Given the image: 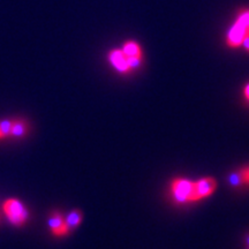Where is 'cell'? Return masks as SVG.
<instances>
[{
  "label": "cell",
  "instance_id": "cell-1",
  "mask_svg": "<svg viewBox=\"0 0 249 249\" xmlns=\"http://www.w3.org/2000/svg\"><path fill=\"white\" fill-rule=\"evenodd\" d=\"M249 36V8L239 11L235 21L227 31L226 45L236 49L241 46L242 40Z\"/></svg>",
  "mask_w": 249,
  "mask_h": 249
},
{
  "label": "cell",
  "instance_id": "cell-2",
  "mask_svg": "<svg viewBox=\"0 0 249 249\" xmlns=\"http://www.w3.org/2000/svg\"><path fill=\"white\" fill-rule=\"evenodd\" d=\"M4 213L8 220L15 226H22L27 222L29 213L24 204L17 198H8L4 203Z\"/></svg>",
  "mask_w": 249,
  "mask_h": 249
},
{
  "label": "cell",
  "instance_id": "cell-3",
  "mask_svg": "<svg viewBox=\"0 0 249 249\" xmlns=\"http://www.w3.org/2000/svg\"><path fill=\"white\" fill-rule=\"evenodd\" d=\"M171 193L174 200L178 203H189L194 202L195 182L187 179H174L171 183Z\"/></svg>",
  "mask_w": 249,
  "mask_h": 249
},
{
  "label": "cell",
  "instance_id": "cell-4",
  "mask_svg": "<svg viewBox=\"0 0 249 249\" xmlns=\"http://www.w3.org/2000/svg\"><path fill=\"white\" fill-rule=\"evenodd\" d=\"M217 188V181L211 177H207L198 181L195 182V194H194V202H197L202 200V198L208 197Z\"/></svg>",
  "mask_w": 249,
  "mask_h": 249
},
{
  "label": "cell",
  "instance_id": "cell-5",
  "mask_svg": "<svg viewBox=\"0 0 249 249\" xmlns=\"http://www.w3.org/2000/svg\"><path fill=\"white\" fill-rule=\"evenodd\" d=\"M108 61L120 73L126 74L132 71L128 65V60H127V55L124 53V51L121 49L112 50L110 53H108Z\"/></svg>",
  "mask_w": 249,
  "mask_h": 249
},
{
  "label": "cell",
  "instance_id": "cell-6",
  "mask_svg": "<svg viewBox=\"0 0 249 249\" xmlns=\"http://www.w3.org/2000/svg\"><path fill=\"white\" fill-rule=\"evenodd\" d=\"M49 226L52 233L55 236H64L70 233V227H68L66 219L59 213H53L49 218Z\"/></svg>",
  "mask_w": 249,
  "mask_h": 249
},
{
  "label": "cell",
  "instance_id": "cell-7",
  "mask_svg": "<svg viewBox=\"0 0 249 249\" xmlns=\"http://www.w3.org/2000/svg\"><path fill=\"white\" fill-rule=\"evenodd\" d=\"M28 126L27 121L23 119H17L13 120V124H12V130H11V136H14V138H22L28 132Z\"/></svg>",
  "mask_w": 249,
  "mask_h": 249
},
{
  "label": "cell",
  "instance_id": "cell-8",
  "mask_svg": "<svg viewBox=\"0 0 249 249\" xmlns=\"http://www.w3.org/2000/svg\"><path fill=\"white\" fill-rule=\"evenodd\" d=\"M121 50H123L124 53L127 57H139V55H142L141 46H140L139 43L134 42V40H127Z\"/></svg>",
  "mask_w": 249,
  "mask_h": 249
},
{
  "label": "cell",
  "instance_id": "cell-9",
  "mask_svg": "<svg viewBox=\"0 0 249 249\" xmlns=\"http://www.w3.org/2000/svg\"><path fill=\"white\" fill-rule=\"evenodd\" d=\"M65 219H66V223H67L68 227H70V230H73V229H75V227L79 226L81 222H82L83 213H82V211H80V210H73L68 213V216L65 218Z\"/></svg>",
  "mask_w": 249,
  "mask_h": 249
},
{
  "label": "cell",
  "instance_id": "cell-10",
  "mask_svg": "<svg viewBox=\"0 0 249 249\" xmlns=\"http://www.w3.org/2000/svg\"><path fill=\"white\" fill-rule=\"evenodd\" d=\"M12 124H13V120L9 119L0 121V140L7 138V136H11Z\"/></svg>",
  "mask_w": 249,
  "mask_h": 249
},
{
  "label": "cell",
  "instance_id": "cell-11",
  "mask_svg": "<svg viewBox=\"0 0 249 249\" xmlns=\"http://www.w3.org/2000/svg\"><path fill=\"white\" fill-rule=\"evenodd\" d=\"M229 182L231 183L232 186H234V187H239V186L245 185V181H244V178H242L241 171L239 170L238 172H234V173L230 174Z\"/></svg>",
  "mask_w": 249,
  "mask_h": 249
},
{
  "label": "cell",
  "instance_id": "cell-12",
  "mask_svg": "<svg viewBox=\"0 0 249 249\" xmlns=\"http://www.w3.org/2000/svg\"><path fill=\"white\" fill-rule=\"evenodd\" d=\"M142 55H139V57H127V60H128V65L130 70H135V68H139L142 64Z\"/></svg>",
  "mask_w": 249,
  "mask_h": 249
},
{
  "label": "cell",
  "instance_id": "cell-13",
  "mask_svg": "<svg viewBox=\"0 0 249 249\" xmlns=\"http://www.w3.org/2000/svg\"><path fill=\"white\" fill-rule=\"evenodd\" d=\"M241 174H242V178H244L245 185H249V166L244 167L241 169Z\"/></svg>",
  "mask_w": 249,
  "mask_h": 249
},
{
  "label": "cell",
  "instance_id": "cell-14",
  "mask_svg": "<svg viewBox=\"0 0 249 249\" xmlns=\"http://www.w3.org/2000/svg\"><path fill=\"white\" fill-rule=\"evenodd\" d=\"M241 46L246 50V52H248V53H249V36L246 37V38L242 40Z\"/></svg>",
  "mask_w": 249,
  "mask_h": 249
},
{
  "label": "cell",
  "instance_id": "cell-15",
  "mask_svg": "<svg viewBox=\"0 0 249 249\" xmlns=\"http://www.w3.org/2000/svg\"><path fill=\"white\" fill-rule=\"evenodd\" d=\"M244 95H245L246 99H247V101L249 102V83H247V85H246V87H245V89H244Z\"/></svg>",
  "mask_w": 249,
  "mask_h": 249
},
{
  "label": "cell",
  "instance_id": "cell-16",
  "mask_svg": "<svg viewBox=\"0 0 249 249\" xmlns=\"http://www.w3.org/2000/svg\"><path fill=\"white\" fill-rule=\"evenodd\" d=\"M247 244H248V246H249V238H248V240H247Z\"/></svg>",
  "mask_w": 249,
  "mask_h": 249
}]
</instances>
